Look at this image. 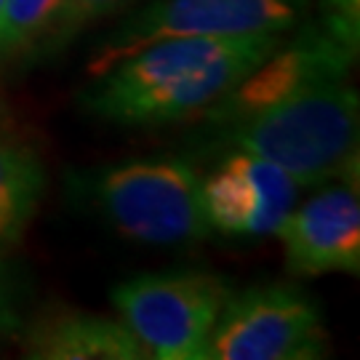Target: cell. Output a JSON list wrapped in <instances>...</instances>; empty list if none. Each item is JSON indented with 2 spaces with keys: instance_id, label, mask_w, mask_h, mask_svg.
Here are the masks:
<instances>
[{
  "instance_id": "6da1fadb",
  "label": "cell",
  "mask_w": 360,
  "mask_h": 360,
  "mask_svg": "<svg viewBox=\"0 0 360 360\" xmlns=\"http://www.w3.org/2000/svg\"><path fill=\"white\" fill-rule=\"evenodd\" d=\"M360 99L347 80L326 83L221 123L224 142L272 160L299 184H326L358 171Z\"/></svg>"
},
{
  "instance_id": "7a4b0ae2",
  "label": "cell",
  "mask_w": 360,
  "mask_h": 360,
  "mask_svg": "<svg viewBox=\"0 0 360 360\" xmlns=\"http://www.w3.org/2000/svg\"><path fill=\"white\" fill-rule=\"evenodd\" d=\"M94 198L123 238L147 245H187L211 235L200 176L187 160H134L102 171Z\"/></svg>"
},
{
  "instance_id": "3957f363",
  "label": "cell",
  "mask_w": 360,
  "mask_h": 360,
  "mask_svg": "<svg viewBox=\"0 0 360 360\" xmlns=\"http://www.w3.org/2000/svg\"><path fill=\"white\" fill-rule=\"evenodd\" d=\"M230 294L221 278L206 272H147L117 283L110 299L150 358L206 360Z\"/></svg>"
},
{
  "instance_id": "277c9868",
  "label": "cell",
  "mask_w": 360,
  "mask_h": 360,
  "mask_svg": "<svg viewBox=\"0 0 360 360\" xmlns=\"http://www.w3.org/2000/svg\"><path fill=\"white\" fill-rule=\"evenodd\" d=\"M312 3L315 0H153L94 51L86 72L91 77L104 75L120 59L166 38L291 32L307 22Z\"/></svg>"
},
{
  "instance_id": "5b68a950",
  "label": "cell",
  "mask_w": 360,
  "mask_h": 360,
  "mask_svg": "<svg viewBox=\"0 0 360 360\" xmlns=\"http://www.w3.org/2000/svg\"><path fill=\"white\" fill-rule=\"evenodd\" d=\"M326 355L321 309L291 285H251L230 294L206 360H312Z\"/></svg>"
},
{
  "instance_id": "8992f818",
  "label": "cell",
  "mask_w": 360,
  "mask_h": 360,
  "mask_svg": "<svg viewBox=\"0 0 360 360\" xmlns=\"http://www.w3.org/2000/svg\"><path fill=\"white\" fill-rule=\"evenodd\" d=\"M355 56L358 49L345 43L328 25L302 22L206 112L221 126L302 91L347 80Z\"/></svg>"
},
{
  "instance_id": "52a82bcc",
  "label": "cell",
  "mask_w": 360,
  "mask_h": 360,
  "mask_svg": "<svg viewBox=\"0 0 360 360\" xmlns=\"http://www.w3.org/2000/svg\"><path fill=\"white\" fill-rule=\"evenodd\" d=\"M200 195L211 230L232 238L275 235L299 198L296 184L281 166L235 150L206 179Z\"/></svg>"
},
{
  "instance_id": "ba28073f",
  "label": "cell",
  "mask_w": 360,
  "mask_h": 360,
  "mask_svg": "<svg viewBox=\"0 0 360 360\" xmlns=\"http://www.w3.org/2000/svg\"><path fill=\"white\" fill-rule=\"evenodd\" d=\"M288 270L302 278L328 272H360L358 171L326 184L307 203L294 206L275 230Z\"/></svg>"
},
{
  "instance_id": "9c48e42d",
  "label": "cell",
  "mask_w": 360,
  "mask_h": 360,
  "mask_svg": "<svg viewBox=\"0 0 360 360\" xmlns=\"http://www.w3.org/2000/svg\"><path fill=\"white\" fill-rule=\"evenodd\" d=\"M25 355L32 360H150L120 318L91 312H62L32 323Z\"/></svg>"
},
{
  "instance_id": "30bf717a",
  "label": "cell",
  "mask_w": 360,
  "mask_h": 360,
  "mask_svg": "<svg viewBox=\"0 0 360 360\" xmlns=\"http://www.w3.org/2000/svg\"><path fill=\"white\" fill-rule=\"evenodd\" d=\"M43 195V166L35 150L0 123V240L19 238Z\"/></svg>"
},
{
  "instance_id": "8fae6325",
  "label": "cell",
  "mask_w": 360,
  "mask_h": 360,
  "mask_svg": "<svg viewBox=\"0 0 360 360\" xmlns=\"http://www.w3.org/2000/svg\"><path fill=\"white\" fill-rule=\"evenodd\" d=\"M67 0H6L0 51H25L56 35Z\"/></svg>"
},
{
  "instance_id": "7c38bea8",
  "label": "cell",
  "mask_w": 360,
  "mask_h": 360,
  "mask_svg": "<svg viewBox=\"0 0 360 360\" xmlns=\"http://www.w3.org/2000/svg\"><path fill=\"white\" fill-rule=\"evenodd\" d=\"M126 3L129 0H67L59 27H56V35L62 40L72 38L77 30H83L91 22H99L102 16L112 13Z\"/></svg>"
},
{
  "instance_id": "4fadbf2b",
  "label": "cell",
  "mask_w": 360,
  "mask_h": 360,
  "mask_svg": "<svg viewBox=\"0 0 360 360\" xmlns=\"http://www.w3.org/2000/svg\"><path fill=\"white\" fill-rule=\"evenodd\" d=\"M22 328V307H19V283L13 278L8 262L0 257V347L16 336Z\"/></svg>"
},
{
  "instance_id": "5bb4252c",
  "label": "cell",
  "mask_w": 360,
  "mask_h": 360,
  "mask_svg": "<svg viewBox=\"0 0 360 360\" xmlns=\"http://www.w3.org/2000/svg\"><path fill=\"white\" fill-rule=\"evenodd\" d=\"M321 22L352 49L360 46V0H321Z\"/></svg>"
},
{
  "instance_id": "9a60e30c",
  "label": "cell",
  "mask_w": 360,
  "mask_h": 360,
  "mask_svg": "<svg viewBox=\"0 0 360 360\" xmlns=\"http://www.w3.org/2000/svg\"><path fill=\"white\" fill-rule=\"evenodd\" d=\"M3 8H6V0H0V30H3Z\"/></svg>"
}]
</instances>
